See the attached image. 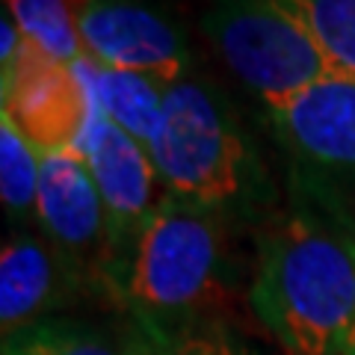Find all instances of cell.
Here are the masks:
<instances>
[{"instance_id":"6da1fadb","label":"cell","mask_w":355,"mask_h":355,"mask_svg":"<svg viewBox=\"0 0 355 355\" xmlns=\"http://www.w3.org/2000/svg\"><path fill=\"white\" fill-rule=\"evenodd\" d=\"M252 308L287 355H340L355 323V216L299 175L258 243Z\"/></svg>"},{"instance_id":"7a4b0ae2","label":"cell","mask_w":355,"mask_h":355,"mask_svg":"<svg viewBox=\"0 0 355 355\" xmlns=\"http://www.w3.org/2000/svg\"><path fill=\"white\" fill-rule=\"evenodd\" d=\"M119 282L142 326L178 329L205 311L225 284V210L163 193Z\"/></svg>"},{"instance_id":"3957f363","label":"cell","mask_w":355,"mask_h":355,"mask_svg":"<svg viewBox=\"0 0 355 355\" xmlns=\"http://www.w3.org/2000/svg\"><path fill=\"white\" fill-rule=\"evenodd\" d=\"M148 151L163 193L225 214L246 205L258 184L240 128L198 83L169 86L160 130Z\"/></svg>"},{"instance_id":"277c9868","label":"cell","mask_w":355,"mask_h":355,"mask_svg":"<svg viewBox=\"0 0 355 355\" xmlns=\"http://www.w3.org/2000/svg\"><path fill=\"white\" fill-rule=\"evenodd\" d=\"M205 33L266 110L329 74L314 42L272 0H210Z\"/></svg>"},{"instance_id":"5b68a950","label":"cell","mask_w":355,"mask_h":355,"mask_svg":"<svg viewBox=\"0 0 355 355\" xmlns=\"http://www.w3.org/2000/svg\"><path fill=\"white\" fill-rule=\"evenodd\" d=\"M0 98V116L12 121L39 154L77 148L95 110L80 65L53 60L27 39L12 69L3 71Z\"/></svg>"},{"instance_id":"8992f818","label":"cell","mask_w":355,"mask_h":355,"mask_svg":"<svg viewBox=\"0 0 355 355\" xmlns=\"http://www.w3.org/2000/svg\"><path fill=\"white\" fill-rule=\"evenodd\" d=\"M77 30L86 62L101 69L142 74L163 86H175L184 80L190 65L178 30L133 0H92L77 18Z\"/></svg>"},{"instance_id":"52a82bcc","label":"cell","mask_w":355,"mask_h":355,"mask_svg":"<svg viewBox=\"0 0 355 355\" xmlns=\"http://www.w3.org/2000/svg\"><path fill=\"white\" fill-rule=\"evenodd\" d=\"M80 154L92 172L98 193L104 198L110 216V234H113V249H128L146 222L151 219L154 207L160 205L157 187L160 175L151 160V151L116 128L107 116L92 110L89 128L80 139Z\"/></svg>"},{"instance_id":"ba28073f","label":"cell","mask_w":355,"mask_h":355,"mask_svg":"<svg viewBox=\"0 0 355 355\" xmlns=\"http://www.w3.org/2000/svg\"><path fill=\"white\" fill-rule=\"evenodd\" d=\"M36 219L51 246L77 266L92 254L113 252L104 198L80 148L42 154Z\"/></svg>"},{"instance_id":"9c48e42d","label":"cell","mask_w":355,"mask_h":355,"mask_svg":"<svg viewBox=\"0 0 355 355\" xmlns=\"http://www.w3.org/2000/svg\"><path fill=\"white\" fill-rule=\"evenodd\" d=\"M266 113L302 163L355 175V80L326 74Z\"/></svg>"},{"instance_id":"30bf717a","label":"cell","mask_w":355,"mask_h":355,"mask_svg":"<svg viewBox=\"0 0 355 355\" xmlns=\"http://www.w3.org/2000/svg\"><path fill=\"white\" fill-rule=\"evenodd\" d=\"M77 263L30 234H15L0 252V323L3 335L27 323L44 320L57 308L74 282Z\"/></svg>"},{"instance_id":"8fae6325","label":"cell","mask_w":355,"mask_h":355,"mask_svg":"<svg viewBox=\"0 0 355 355\" xmlns=\"http://www.w3.org/2000/svg\"><path fill=\"white\" fill-rule=\"evenodd\" d=\"M80 71L89 83L92 104L98 113L107 116L116 128H121L128 137L137 139L139 146L151 148L163 121L169 86L142 74L101 69V65L92 62H80Z\"/></svg>"},{"instance_id":"7c38bea8","label":"cell","mask_w":355,"mask_h":355,"mask_svg":"<svg viewBox=\"0 0 355 355\" xmlns=\"http://www.w3.org/2000/svg\"><path fill=\"white\" fill-rule=\"evenodd\" d=\"M305 30L329 74L355 80V0H272Z\"/></svg>"},{"instance_id":"4fadbf2b","label":"cell","mask_w":355,"mask_h":355,"mask_svg":"<svg viewBox=\"0 0 355 355\" xmlns=\"http://www.w3.org/2000/svg\"><path fill=\"white\" fill-rule=\"evenodd\" d=\"M92 0H3V9L18 24L21 36L42 53L80 65L86 62L77 18Z\"/></svg>"},{"instance_id":"5bb4252c","label":"cell","mask_w":355,"mask_h":355,"mask_svg":"<svg viewBox=\"0 0 355 355\" xmlns=\"http://www.w3.org/2000/svg\"><path fill=\"white\" fill-rule=\"evenodd\" d=\"M3 355H119L101 331L74 320H36L3 335Z\"/></svg>"},{"instance_id":"9a60e30c","label":"cell","mask_w":355,"mask_h":355,"mask_svg":"<svg viewBox=\"0 0 355 355\" xmlns=\"http://www.w3.org/2000/svg\"><path fill=\"white\" fill-rule=\"evenodd\" d=\"M42 154L21 137L6 116H0V198L9 216L24 219L36 214Z\"/></svg>"},{"instance_id":"2e32d148","label":"cell","mask_w":355,"mask_h":355,"mask_svg":"<svg viewBox=\"0 0 355 355\" xmlns=\"http://www.w3.org/2000/svg\"><path fill=\"white\" fill-rule=\"evenodd\" d=\"M125 355H234V349L214 331H196L187 326H146V331L130 343Z\"/></svg>"},{"instance_id":"e0dca14e","label":"cell","mask_w":355,"mask_h":355,"mask_svg":"<svg viewBox=\"0 0 355 355\" xmlns=\"http://www.w3.org/2000/svg\"><path fill=\"white\" fill-rule=\"evenodd\" d=\"M21 48H24V36H21V30L12 21V15L3 9V21H0V74L12 69V62L18 60Z\"/></svg>"},{"instance_id":"ac0fdd59","label":"cell","mask_w":355,"mask_h":355,"mask_svg":"<svg viewBox=\"0 0 355 355\" xmlns=\"http://www.w3.org/2000/svg\"><path fill=\"white\" fill-rule=\"evenodd\" d=\"M340 355H355V323L349 329V338H347V343H343V352Z\"/></svg>"}]
</instances>
